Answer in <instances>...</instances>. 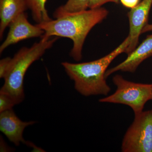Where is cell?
Listing matches in <instances>:
<instances>
[{"label": "cell", "mask_w": 152, "mask_h": 152, "mask_svg": "<svg viewBox=\"0 0 152 152\" xmlns=\"http://www.w3.org/2000/svg\"><path fill=\"white\" fill-rule=\"evenodd\" d=\"M109 12L100 7L68 13L37 25L45 31L44 36L69 38L73 42L70 56L77 61L82 58V50L88 34L106 18Z\"/></svg>", "instance_id": "cell-1"}, {"label": "cell", "mask_w": 152, "mask_h": 152, "mask_svg": "<svg viewBox=\"0 0 152 152\" xmlns=\"http://www.w3.org/2000/svg\"><path fill=\"white\" fill-rule=\"evenodd\" d=\"M130 42L129 36L116 48L102 58L81 63H62L66 73L75 83L76 91L84 96H107L111 88L105 77L109 65L119 55L124 53Z\"/></svg>", "instance_id": "cell-2"}, {"label": "cell", "mask_w": 152, "mask_h": 152, "mask_svg": "<svg viewBox=\"0 0 152 152\" xmlns=\"http://www.w3.org/2000/svg\"><path fill=\"white\" fill-rule=\"evenodd\" d=\"M51 38L42 36L39 42L35 43L30 48H22L11 59L0 92L10 95L16 104L21 103L24 99V79L27 71L33 63L52 48L58 37Z\"/></svg>", "instance_id": "cell-3"}, {"label": "cell", "mask_w": 152, "mask_h": 152, "mask_svg": "<svg viewBox=\"0 0 152 152\" xmlns=\"http://www.w3.org/2000/svg\"><path fill=\"white\" fill-rule=\"evenodd\" d=\"M113 81L117 88L115 91L100 99V102L127 105L135 115L142 112L147 102L151 99V84L129 81L119 75L114 76Z\"/></svg>", "instance_id": "cell-4"}, {"label": "cell", "mask_w": 152, "mask_h": 152, "mask_svg": "<svg viewBox=\"0 0 152 152\" xmlns=\"http://www.w3.org/2000/svg\"><path fill=\"white\" fill-rule=\"evenodd\" d=\"M123 152H152V110L135 115L121 145Z\"/></svg>", "instance_id": "cell-5"}, {"label": "cell", "mask_w": 152, "mask_h": 152, "mask_svg": "<svg viewBox=\"0 0 152 152\" xmlns=\"http://www.w3.org/2000/svg\"><path fill=\"white\" fill-rule=\"evenodd\" d=\"M9 26L7 36L0 47L1 54L11 45L27 39L41 37L45 34V31L37 25L30 23L25 12L19 15L11 22Z\"/></svg>", "instance_id": "cell-6"}, {"label": "cell", "mask_w": 152, "mask_h": 152, "mask_svg": "<svg viewBox=\"0 0 152 152\" xmlns=\"http://www.w3.org/2000/svg\"><path fill=\"white\" fill-rule=\"evenodd\" d=\"M152 5V0H143L128 13L129 23V36L130 42L125 52L127 55L130 54L137 46L139 38L143 28L148 24Z\"/></svg>", "instance_id": "cell-7"}, {"label": "cell", "mask_w": 152, "mask_h": 152, "mask_svg": "<svg viewBox=\"0 0 152 152\" xmlns=\"http://www.w3.org/2000/svg\"><path fill=\"white\" fill-rule=\"evenodd\" d=\"M35 121L24 122L19 119L12 109L0 113V130L12 142L18 146L26 141L23 137V133L28 126Z\"/></svg>", "instance_id": "cell-8"}, {"label": "cell", "mask_w": 152, "mask_h": 152, "mask_svg": "<svg viewBox=\"0 0 152 152\" xmlns=\"http://www.w3.org/2000/svg\"><path fill=\"white\" fill-rule=\"evenodd\" d=\"M152 56V35L147 36L140 45L137 47L127 58L118 65L107 70L105 77L107 79L112 74L118 72L134 73L143 61Z\"/></svg>", "instance_id": "cell-9"}, {"label": "cell", "mask_w": 152, "mask_h": 152, "mask_svg": "<svg viewBox=\"0 0 152 152\" xmlns=\"http://www.w3.org/2000/svg\"><path fill=\"white\" fill-rule=\"evenodd\" d=\"M28 9L26 0H0V38L6 28L20 14Z\"/></svg>", "instance_id": "cell-10"}, {"label": "cell", "mask_w": 152, "mask_h": 152, "mask_svg": "<svg viewBox=\"0 0 152 152\" xmlns=\"http://www.w3.org/2000/svg\"><path fill=\"white\" fill-rule=\"evenodd\" d=\"M28 9L31 10L33 20L37 23L49 21L52 19L46 8L47 0H26Z\"/></svg>", "instance_id": "cell-11"}, {"label": "cell", "mask_w": 152, "mask_h": 152, "mask_svg": "<svg viewBox=\"0 0 152 152\" xmlns=\"http://www.w3.org/2000/svg\"><path fill=\"white\" fill-rule=\"evenodd\" d=\"M90 0H68L64 5L60 7L53 14L55 18L70 13L84 11L89 8Z\"/></svg>", "instance_id": "cell-12"}, {"label": "cell", "mask_w": 152, "mask_h": 152, "mask_svg": "<svg viewBox=\"0 0 152 152\" xmlns=\"http://www.w3.org/2000/svg\"><path fill=\"white\" fill-rule=\"evenodd\" d=\"M15 105L16 104L10 95L0 92V113L12 109Z\"/></svg>", "instance_id": "cell-13"}, {"label": "cell", "mask_w": 152, "mask_h": 152, "mask_svg": "<svg viewBox=\"0 0 152 152\" xmlns=\"http://www.w3.org/2000/svg\"><path fill=\"white\" fill-rule=\"evenodd\" d=\"M10 57L4 58L0 61V78H4L10 67L11 61Z\"/></svg>", "instance_id": "cell-14"}, {"label": "cell", "mask_w": 152, "mask_h": 152, "mask_svg": "<svg viewBox=\"0 0 152 152\" xmlns=\"http://www.w3.org/2000/svg\"><path fill=\"white\" fill-rule=\"evenodd\" d=\"M120 0H90L89 8L93 9L101 7L102 6L107 3H114L118 4Z\"/></svg>", "instance_id": "cell-15"}, {"label": "cell", "mask_w": 152, "mask_h": 152, "mask_svg": "<svg viewBox=\"0 0 152 152\" xmlns=\"http://www.w3.org/2000/svg\"><path fill=\"white\" fill-rule=\"evenodd\" d=\"M120 1L125 7L132 9L140 4V0H120Z\"/></svg>", "instance_id": "cell-16"}, {"label": "cell", "mask_w": 152, "mask_h": 152, "mask_svg": "<svg viewBox=\"0 0 152 152\" xmlns=\"http://www.w3.org/2000/svg\"><path fill=\"white\" fill-rule=\"evenodd\" d=\"M25 145L33 148V152H45L44 150L41 148H39V147L35 145H34L32 142L26 141Z\"/></svg>", "instance_id": "cell-17"}, {"label": "cell", "mask_w": 152, "mask_h": 152, "mask_svg": "<svg viewBox=\"0 0 152 152\" xmlns=\"http://www.w3.org/2000/svg\"><path fill=\"white\" fill-rule=\"evenodd\" d=\"M10 150L8 148L6 145V144L5 143L4 140L1 138V152L7 151V150Z\"/></svg>", "instance_id": "cell-18"}, {"label": "cell", "mask_w": 152, "mask_h": 152, "mask_svg": "<svg viewBox=\"0 0 152 152\" xmlns=\"http://www.w3.org/2000/svg\"><path fill=\"white\" fill-rule=\"evenodd\" d=\"M151 31H152V24H147L146 26L144 27L143 28L142 34Z\"/></svg>", "instance_id": "cell-19"}, {"label": "cell", "mask_w": 152, "mask_h": 152, "mask_svg": "<svg viewBox=\"0 0 152 152\" xmlns=\"http://www.w3.org/2000/svg\"><path fill=\"white\" fill-rule=\"evenodd\" d=\"M152 100V84H151V99Z\"/></svg>", "instance_id": "cell-20"}]
</instances>
